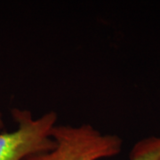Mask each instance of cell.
<instances>
[{
  "mask_svg": "<svg viewBox=\"0 0 160 160\" xmlns=\"http://www.w3.org/2000/svg\"><path fill=\"white\" fill-rule=\"evenodd\" d=\"M4 122H3V119H2V114L0 113V130L4 128Z\"/></svg>",
  "mask_w": 160,
  "mask_h": 160,
  "instance_id": "cell-3",
  "label": "cell"
},
{
  "mask_svg": "<svg viewBox=\"0 0 160 160\" xmlns=\"http://www.w3.org/2000/svg\"><path fill=\"white\" fill-rule=\"evenodd\" d=\"M55 146L27 157L23 160H100L120 153L122 140L104 134L92 125L56 126L52 132ZM129 160H160V137L139 141L132 149Z\"/></svg>",
  "mask_w": 160,
  "mask_h": 160,
  "instance_id": "cell-1",
  "label": "cell"
},
{
  "mask_svg": "<svg viewBox=\"0 0 160 160\" xmlns=\"http://www.w3.org/2000/svg\"><path fill=\"white\" fill-rule=\"evenodd\" d=\"M12 116L17 128L0 133V160H23L55 146L52 137V132L57 122L54 111L34 118L29 110L13 109Z\"/></svg>",
  "mask_w": 160,
  "mask_h": 160,
  "instance_id": "cell-2",
  "label": "cell"
}]
</instances>
